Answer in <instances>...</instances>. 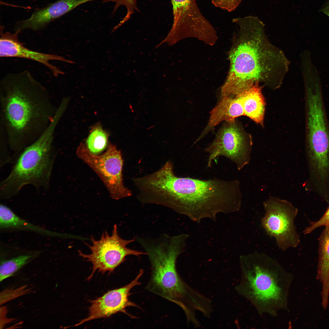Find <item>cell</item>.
<instances>
[{
  "mask_svg": "<svg viewBox=\"0 0 329 329\" xmlns=\"http://www.w3.org/2000/svg\"><path fill=\"white\" fill-rule=\"evenodd\" d=\"M0 125L9 149L19 154L48 128L58 107L30 72L7 73L0 81Z\"/></svg>",
  "mask_w": 329,
  "mask_h": 329,
  "instance_id": "obj_1",
  "label": "cell"
},
{
  "mask_svg": "<svg viewBox=\"0 0 329 329\" xmlns=\"http://www.w3.org/2000/svg\"><path fill=\"white\" fill-rule=\"evenodd\" d=\"M233 22L240 27L243 40L231 54L230 75L222 94L236 97L260 82L280 83L289 62L267 39L263 23L253 16L235 18Z\"/></svg>",
  "mask_w": 329,
  "mask_h": 329,
  "instance_id": "obj_2",
  "label": "cell"
},
{
  "mask_svg": "<svg viewBox=\"0 0 329 329\" xmlns=\"http://www.w3.org/2000/svg\"><path fill=\"white\" fill-rule=\"evenodd\" d=\"M155 190L161 205L196 221L214 219L219 212L237 211L241 206L242 194L237 180L179 177L169 169L160 177Z\"/></svg>",
  "mask_w": 329,
  "mask_h": 329,
  "instance_id": "obj_3",
  "label": "cell"
},
{
  "mask_svg": "<svg viewBox=\"0 0 329 329\" xmlns=\"http://www.w3.org/2000/svg\"><path fill=\"white\" fill-rule=\"evenodd\" d=\"M188 236L161 235L155 239L138 237L137 241L147 255L151 272L146 287L147 290L179 306L188 322L193 325L199 322L197 313L208 316L212 308L210 300L195 290L182 279L176 263L183 252Z\"/></svg>",
  "mask_w": 329,
  "mask_h": 329,
  "instance_id": "obj_4",
  "label": "cell"
},
{
  "mask_svg": "<svg viewBox=\"0 0 329 329\" xmlns=\"http://www.w3.org/2000/svg\"><path fill=\"white\" fill-rule=\"evenodd\" d=\"M241 278L236 290L260 315L275 317L288 310L292 274L274 259L254 252L241 256Z\"/></svg>",
  "mask_w": 329,
  "mask_h": 329,
  "instance_id": "obj_5",
  "label": "cell"
},
{
  "mask_svg": "<svg viewBox=\"0 0 329 329\" xmlns=\"http://www.w3.org/2000/svg\"><path fill=\"white\" fill-rule=\"evenodd\" d=\"M57 113L44 132L19 154L9 175L0 184V196L8 199L27 185L37 189L49 188L55 157L54 133L61 119Z\"/></svg>",
  "mask_w": 329,
  "mask_h": 329,
  "instance_id": "obj_6",
  "label": "cell"
},
{
  "mask_svg": "<svg viewBox=\"0 0 329 329\" xmlns=\"http://www.w3.org/2000/svg\"><path fill=\"white\" fill-rule=\"evenodd\" d=\"M90 239L92 245L87 244L91 251L90 254H85L78 250L79 256L92 264V272L87 278L88 280L96 271L102 274L112 272L125 261L128 256L146 255L145 252L127 247L128 245L135 241V238L129 240L122 238L119 235L116 225H114L111 235L106 231L103 232L100 239L96 240L93 237Z\"/></svg>",
  "mask_w": 329,
  "mask_h": 329,
  "instance_id": "obj_7",
  "label": "cell"
},
{
  "mask_svg": "<svg viewBox=\"0 0 329 329\" xmlns=\"http://www.w3.org/2000/svg\"><path fill=\"white\" fill-rule=\"evenodd\" d=\"M76 155L99 176L112 199L118 200L132 195L131 191L124 185L123 160L121 151L115 146L109 144L106 151L98 155L91 153L85 144L81 143Z\"/></svg>",
  "mask_w": 329,
  "mask_h": 329,
  "instance_id": "obj_8",
  "label": "cell"
},
{
  "mask_svg": "<svg viewBox=\"0 0 329 329\" xmlns=\"http://www.w3.org/2000/svg\"><path fill=\"white\" fill-rule=\"evenodd\" d=\"M263 204L265 214L261 223L267 233L274 238L282 250L297 247L300 239L294 220L298 209L289 201L274 196H270Z\"/></svg>",
  "mask_w": 329,
  "mask_h": 329,
  "instance_id": "obj_9",
  "label": "cell"
},
{
  "mask_svg": "<svg viewBox=\"0 0 329 329\" xmlns=\"http://www.w3.org/2000/svg\"><path fill=\"white\" fill-rule=\"evenodd\" d=\"M307 110V152L321 156L329 154V131L322 99L321 86L305 87Z\"/></svg>",
  "mask_w": 329,
  "mask_h": 329,
  "instance_id": "obj_10",
  "label": "cell"
},
{
  "mask_svg": "<svg viewBox=\"0 0 329 329\" xmlns=\"http://www.w3.org/2000/svg\"><path fill=\"white\" fill-rule=\"evenodd\" d=\"M218 131L214 141L205 150L209 154L207 166L220 156L234 163L239 170L248 164L250 160V148L235 121L227 122Z\"/></svg>",
  "mask_w": 329,
  "mask_h": 329,
  "instance_id": "obj_11",
  "label": "cell"
},
{
  "mask_svg": "<svg viewBox=\"0 0 329 329\" xmlns=\"http://www.w3.org/2000/svg\"><path fill=\"white\" fill-rule=\"evenodd\" d=\"M143 273L141 269L135 278L130 283L120 288L108 291L102 296L94 300H90L91 305L89 308L87 317L82 320L74 326H77L91 320L110 317L117 313H123L132 318L134 316L128 313L126 308L133 306L139 307L129 300L131 290L140 285L139 280Z\"/></svg>",
  "mask_w": 329,
  "mask_h": 329,
  "instance_id": "obj_12",
  "label": "cell"
},
{
  "mask_svg": "<svg viewBox=\"0 0 329 329\" xmlns=\"http://www.w3.org/2000/svg\"><path fill=\"white\" fill-rule=\"evenodd\" d=\"M173 23L167 38L181 34H212L214 29L202 14L196 0H171Z\"/></svg>",
  "mask_w": 329,
  "mask_h": 329,
  "instance_id": "obj_13",
  "label": "cell"
},
{
  "mask_svg": "<svg viewBox=\"0 0 329 329\" xmlns=\"http://www.w3.org/2000/svg\"><path fill=\"white\" fill-rule=\"evenodd\" d=\"M19 34L7 32H1L0 57H17L30 59L42 64L47 68L55 77L63 75L64 73L50 63V61H62L74 63L72 61L62 56L55 54H46L28 49L24 46L18 38Z\"/></svg>",
  "mask_w": 329,
  "mask_h": 329,
  "instance_id": "obj_14",
  "label": "cell"
},
{
  "mask_svg": "<svg viewBox=\"0 0 329 329\" xmlns=\"http://www.w3.org/2000/svg\"><path fill=\"white\" fill-rule=\"evenodd\" d=\"M82 0H58L44 8L35 11L28 19L18 22L14 28L19 33L26 29L39 30L51 21L80 5Z\"/></svg>",
  "mask_w": 329,
  "mask_h": 329,
  "instance_id": "obj_15",
  "label": "cell"
},
{
  "mask_svg": "<svg viewBox=\"0 0 329 329\" xmlns=\"http://www.w3.org/2000/svg\"><path fill=\"white\" fill-rule=\"evenodd\" d=\"M243 115H244V108L239 97L222 96L220 102L211 111L207 125L196 142L221 122L234 121L236 118Z\"/></svg>",
  "mask_w": 329,
  "mask_h": 329,
  "instance_id": "obj_16",
  "label": "cell"
},
{
  "mask_svg": "<svg viewBox=\"0 0 329 329\" xmlns=\"http://www.w3.org/2000/svg\"><path fill=\"white\" fill-rule=\"evenodd\" d=\"M317 278L321 283L323 308L327 307L329 296V226L325 227L320 237Z\"/></svg>",
  "mask_w": 329,
  "mask_h": 329,
  "instance_id": "obj_17",
  "label": "cell"
},
{
  "mask_svg": "<svg viewBox=\"0 0 329 329\" xmlns=\"http://www.w3.org/2000/svg\"><path fill=\"white\" fill-rule=\"evenodd\" d=\"M237 96L241 100L244 115L263 125L265 103L261 87L255 85Z\"/></svg>",
  "mask_w": 329,
  "mask_h": 329,
  "instance_id": "obj_18",
  "label": "cell"
},
{
  "mask_svg": "<svg viewBox=\"0 0 329 329\" xmlns=\"http://www.w3.org/2000/svg\"><path fill=\"white\" fill-rule=\"evenodd\" d=\"M85 144L92 153L98 155L108 147V135L99 125L94 126L90 131Z\"/></svg>",
  "mask_w": 329,
  "mask_h": 329,
  "instance_id": "obj_19",
  "label": "cell"
},
{
  "mask_svg": "<svg viewBox=\"0 0 329 329\" xmlns=\"http://www.w3.org/2000/svg\"><path fill=\"white\" fill-rule=\"evenodd\" d=\"M0 225L2 228L26 227L41 232L44 231L21 219L10 209L3 204L0 206Z\"/></svg>",
  "mask_w": 329,
  "mask_h": 329,
  "instance_id": "obj_20",
  "label": "cell"
},
{
  "mask_svg": "<svg viewBox=\"0 0 329 329\" xmlns=\"http://www.w3.org/2000/svg\"><path fill=\"white\" fill-rule=\"evenodd\" d=\"M32 257V256L23 255L2 261L0 267V281L12 276Z\"/></svg>",
  "mask_w": 329,
  "mask_h": 329,
  "instance_id": "obj_21",
  "label": "cell"
},
{
  "mask_svg": "<svg viewBox=\"0 0 329 329\" xmlns=\"http://www.w3.org/2000/svg\"><path fill=\"white\" fill-rule=\"evenodd\" d=\"M102 2L104 3L112 2L115 3L113 11V13H114L118 8L121 5H123L126 8L127 12L125 16L117 25L114 27L112 31V32L115 31L129 19L135 11L140 12L137 5L136 0H105Z\"/></svg>",
  "mask_w": 329,
  "mask_h": 329,
  "instance_id": "obj_22",
  "label": "cell"
},
{
  "mask_svg": "<svg viewBox=\"0 0 329 329\" xmlns=\"http://www.w3.org/2000/svg\"><path fill=\"white\" fill-rule=\"evenodd\" d=\"M27 286H24L14 289L5 290L1 293L0 305L30 292Z\"/></svg>",
  "mask_w": 329,
  "mask_h": 329,
  "instance_id": "obj_23",
  "label": "cell"
},
{
  "mask_svg": "<svg viewBox=\"0 0 329 329\" xmlns=\"http://www.w3.org/2000/svg\"><path fill=\"white\" fill-rule=\"evenodd\" d=\"M0 125V151L1 154L2 155L1 160V166L8 163L12 160L8 154V148L9 147L6 133L2 126Z\"/></svg>",
  "mask_w": 329,
  "mask_h": 329,
  "instance_id": "obj_24",
  "label": "cell"
},
{
  "mask_svg": "<svg viewBox=\"0 0 329 329\" xmlns=\"http://www.w3.org/2000/svg\"><path fill=\"white\" fill-rule=\"evenodd\" d=\"M241 0H211L215 7L229 12L235 10L240 4Z\"/></svg>",
  "mask_w": 329,
  "mask_h": 329,
  "instance_id": "obj_25",
  "label": "cell"
},
{
  "mask_svg": "<svg viewBox=\"0 0 329 329\" xmlns=\"http://www.w3.org/2000/svg\"><path fill=\"white\" fill-rule=\"evenodd\" d=\"M329 226V207L322 216L318 221L311 222L310 225L304 230V234L310 233L318 227Z\"/></svg>",
  "mask_w": 329,
  "mask_h": 329,
  "instance_id": "obj_26",
  "label": "cell"
},
{
  "mask_svg": "<svg viewBox=\"0 0 329 329\" xmlns=\"http://www.w3.org/2000/svg\"><path fill=\"white\" fill-rule=\"evenodd\" d=\"M320 12L324 13L329 17V0H327L320 9Z\"/></svg>",
  "mask_w": 329,
  "mask_h": 329,
  "instance_id": "obj_27",
  "label": "cell"
}]
</instances>
